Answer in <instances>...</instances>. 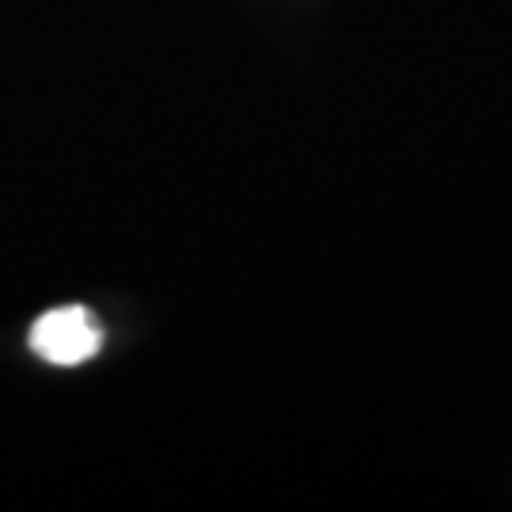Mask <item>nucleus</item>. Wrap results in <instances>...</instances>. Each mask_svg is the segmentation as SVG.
Listing matches in <instances>:
<instances>
[{"instance_id":"1","label":"nucleus","mask_w":512,"mask_h":512,"mask_svg":"<svg viewBox=\"0 0 512 512\" xmlns=\"http://www.w3.org/2000/svg\"><path fill=\"white\" fill-rule=\"evenodd\" d=\"M99 346L103 330L88 308H54L38 315V323L31 327V349L50 365H84L99 353Z\"/></svg>"}]
</instances>
